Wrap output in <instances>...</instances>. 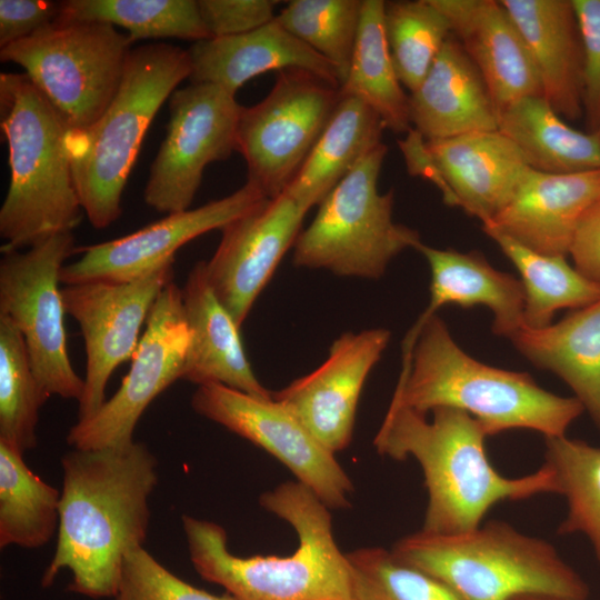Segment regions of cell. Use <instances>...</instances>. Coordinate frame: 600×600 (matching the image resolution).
<instances>
[{
  "label": "cell",
  "mask_w": 600,
  "mask_h": 600,
  "mask_svg": "<svg viewBox=\"0 0 600 600\" xmlns=\"http://www.w3.org/2000/svg\"><path fill=\"white\" fill-rule=\"evenodd\" d=\"M583 60V117L588 132L600 128V0H571Z\"/></svg>",
  "instance_id": "obj_40"
},
{
  "label": "cell",
  "mask_w": 600,
  "mask_h": 600,
  "mask_svg": "<svg viewBox=\"0 0 600 600\" xmlns=\"http://www.w3.org/2000/svg\"><path fill=\"white\" fill-rule=\"evenodd\" d=\"M0 126L10 168L0 208L1 252L72 232L83 210L67 149L69 129L26 73L0 74Z\"/></svg>",
  "instance_id": "obj_5"
},
{
  "label": "cell",
  "mask_w": 600,
  "mask_h": 600,
  "mask_svg": "<svg viewBox=\"0 0 600 600\" xmlns=\"http://www.w3.org/2000/svg\"><path fill=\"white\" fill-rule=\"evenodd\" d=\"M499 131L528 166L548 173L600 169V139L570 127L542 96L526 97L499 112Z\"/></svg>",
  "instance_id": "obj_29"
},
{
  "label": "cell",
  "mask_w": 600,
  "mask_h": 600,
  "mask_svg": "<svg viewBox=\"0 0 600 600\" xmlns=\"http://www.w3.org/2000/svg\"><path fill=\"white\" fill-rule=\"evenodd\" d=\"M403 352H412L411 360L401 369L392 400L424 414L439 407L463 410L482 424L488 437L512 429L562 437L584 411L576 397L549 392L527 372L470 357L437 313L408 331Z\"/></svg>",
  "instance_id": "obj_4"
},
{
  "label": "cell",
  "mask_w": 600,
  "mask_h": 600,
  "mask_svg": "<svg viewBox=\"0 0 600 600\" xmlns=\"http://www.w3.org/2000/svg\"><path fill=\"white\" fill-rule=\"evenodd\" d=\"M60 4L48 0L0 1V49L26 39L53 22Z\"/></svg>",
  "instance_id": "obj_42"
},
{
  "label": "cell",
  "mask_w": 600,
  "mask_h": 600,
  "mask_svg": "<svg viewBox=\"0 0 600 600\" xmlns=\"http://www.w3.org/2000/svg\"><path fill=\"white\" fill-rule=\"evenodd\" d=\"M363 0H292L276 16L291 34L329 61L344 81L353 56Z\"/></svg>",
  "instance_id": "obj_37"
},
{
  "label": "cell",
  "mask_w": 600,
  "mask_h": 600,
  "mask_svg": "<svg viewBox=\"0 0 600 600\" xmlns=\"http://www.w3.org/2000/svg\"><path fill=\"white\" fill-rule=\"evenodd\" d=\"M387 152L381 143L319 203L294 243V266L378 279L394 257L417 248L418 231L392 219L393 191L378 190Z\"/></svg>",
  "instance_id": "obj_8"
},
{
  "label": "cell",
  "mask_w": 600,
  "mask_h": 600,
  "mask_svg": "<svg viewBox=\"0 0 600 600\" xmlns=\"http://www.w3.org/2000/svg\"><path fill=\"white\" fill-rule=\"evenodd\" d=\"M412 129L424 140L499 130V110L478 68L451 34L409 94Z\"/></svg>",
  "instance_id": "obj_22"
},
{
  "label": "cell",
  "mask_w": 600,
  "mask_h": 600,
  "mask_svg": "<svg viewBox=\"0 0 600 600\" xmlns=\"http://www.w3.org/2000/svg\"><path fill=\"white\" fill-rule=\"evenodd\" d=\"M416 250L431 271L430 301L412 326L420 327L446 304H481L493 313L492 331L510 338L523 327L524 290L512 274L494 269L479 252L441 250L420 242Z\"/></svg>",
  "instance_id": "obj_26"
},
{
  "label": "cell",
  "mask_w": 600,
  "mask_h": 600,
  "mask_svg": "<svg viewBox=\"0 0 600 600\" xmlns=\"http://www.w3.org/2000/svg\"><path fill=\"white\" fill-rule=\"evenodd\" d=\"M383 27L399 80L411 93L452 34L450 23L432 0H402L384 1Z\"/></svg>",
  "instance_id": "obj_36"
},
{
  "label": "cell",
  "mask_w": 600,
  "mask_h": 600,
  "mask_svg": "<svg viewBox=\"0 0 600 600\" xmlns=\"http://www.w3.org/2000/svg\"><path fill=\"white\" fill-rule=\"evenodd\" d=\"M398 144L410 174L430 180L447 204L461 208L482 226L509 203L530 169L499 130L424 140L411 129Z\"/></svg>",
  "instance_id": "obj_15"
},
{
  "label": "cell",
  "mask_w": 600,
  "mask_h": 600,
  "mask_svg": "<svg viewBox=\"0 0 600 600\" xmlns=\"http://www.w3.org/2000/svg\"><path fill=\"white\" fill-rule=\"evenodd\" d=\"M532 364L560 377L600 430V300L554 324L509 338Z\"/></svg>",
  "instance_id": "obj_27"
},
{
  "label": "cell",
  "mask_w": 600,
  "mask_h": 600,
  "mask_svg": "<svg viewBox=\"0 0 600 600\" xmlns=\"http://www.w3.org/2000/svg\"><path fill=\"white\" fill-rule=\"evenodd\" d=\"M537 67L542 97L568 120L583 117V60L571 0H501Z\"/></svg>",
  "instance_id": "obj_25"
},
{
  "label": "cell",
  "mask_w": 600,
  "mask_h": 600,
  "mask_svg": "<svg viewBox=\"0 0 600 600\" xmlns=\"http://www.w3.org/2000/svg\"><path fill=\"white\" fill-rule=\"evenodd\" d=\"M190 73L188 51L180 47L159 42L134 48L102 116L84 130L68 132L74 187L93 228L104 229L121 216L122 193L144 134Z\"/></svg>",
  "instance_id": "obj_7"
},
{
  "label": "cell",
  "mask_w": 600,
  "mask_h": 600,
  "mask_svg": "<svg viewBox=\"0 0 600 600\" xmlns=\"http://www.w3.org/2000/svg\"><path fill=\"white\" fill-rule=\"evenodd\" d=\"M188 346L181 289L171 280L149 313L121 386L92 417L78 420L70 428L67 443L76 449L120 448L132 443L134 428L148 406L182 379Z\"/></svg>",
  "instance_id": "obj_13"
},
{
  "label": "cell",
  "mask_w": 600,
  "mask_h": 600,
  "mask_svg": "<svg viewBox=\"0 0 600 600\" xmlns=\"http://www.w3.org/2000/svg\"><path fill=\"white\" fill-rule=\"evenodd\" d=\"M512 600H564V599L549 597V596L529 594V596L518 597Z\"/></svg>",
  "instance_id": "obj_44"
},
{
  "label": "cell",
  "mask_w": 600,
  "mask_h": 600,
  "mask_svg": "<svg viewBox=\"0 0 600 600\" xmlns=\"http://www.w3.org/2000/svg\"><path fill=\"white\" fill-rule=\"evenodd\" d=\"M353 600H459L442 582L381 547L347 552Z\"/></svg>",
  "instance_id": "obj_38"
},
{
  "label": "cell",
  "mask_w": 600,
  "mask_h": 600,
  "mask_svg": "<svg viewBox=\"0 0 600 600\" xmlns=\"http://www.w3.org/2000/svg\"><path fill=\"white\" fill-rule=\"evenodd\" d=\"M391 333L384 328L346 332L333 341L324 362L272 398L289 409L333 453L349 446L358 402L370 371Z\"/></svg>",
  "instance_id": "obj_19"
},
{
  "label": "cell",
  "mask_w": 600,
  "mask_h": 600,
  "mask_svg": "<svg viewBox=\"0 0 600 600\" xmlns=\"http://www.w3.org/2000/svg\"><path fill=\"white\" fill-rule=\"evenodd\" d=\"M191 407L283 463L329 509L350 507V477L312 432L273 398H258L219 383L198 386Z\"/></svg>",
  "instance_id": "obj_14"
},
{
  "label": "cell",
  "mask_w": 600,
  "mask_h": 600,
  "mask_svg": "<svg viewBox=\"0 0 600 600\" xmlns=\"http://www.w3.org/2000/svg\"><path fill=\"white\" fill-rule=\"evenodd\" d=\"M600 202V169L548 173L529 169L484 232H499L546 256L569 254L576 232Z\"/></svg>",
  "instance_id": "obj_20"
},
{
  "label": "cell",
  "mask_w": 600,
  "mask_h": 600,
  "mask_svg": "<svg viewBox=\"0 0 600 600\" xmlns=\"http://www.w3.org/2000/svg\"><path fill=\"white\" fill-rule=\"evenodd\" d=\"M113 600H238L201 590L162 566L143 546L127 553Z\"/></svg>",
  "instance_id": "obj_39"
},
{
  "label": "cell",
  "mask_w": 600,
  "mask_h": 600,
  "mask_svg": "<svg viewBox=\"0 0 600 600\" xmlns=\"http://www.w3.org/2000/svg\"><path fill=\"white\" fill-rule=\"evenodd\" d=\"M59 17L106 22L126 29L131 41L211 39L196 0H66Z\"/></svg>",
  "instance_id": "obj_33"
},
{
  "label": "cell",
  "mask_w": 600,
  "mask_h": 600,
  "mask_svg": "<svg viewBox=\"0 0 600 600\" xmlns=\"http://www.w3.org/2000/svg\"><path fill=\"white\" fill-rule=\"evenodd\" d=\"M482 76L499 112L542 96L540 77L519 29L500 1L432 0Z\"/></svg>",
  "instance_id": "obj_21"
},
{
  "label": "cell",
  "mask_w": 600,
  "mask_h": 600,
  "mask_svg": "<svg viewBox=\"0 0 600 600\" xmlns=\"http://www.w3.org/2000/svg\"><path fill=\"white\" fill-rule=\"evenodd\" d=\"M306 213L283 192L221 229V240L206 262V271L213 292L239 327L294 246Z\"/></svg>",
  "instance_id": "obj_18"
},
{
  "label": "cell",
  "mask_w": 600,
  "mask_h": 600,
  "mask_svg": "<svg viewBox=\"0 0 600 600\" xmlns=\"http://www.w3.org/2000/svg\"><path fill=\"white\" fill-rule=\"evenodd\" d=\"M390 550L399 561L442 582L459 600L589 597L586 581L553 544L501 520L457 533L420 529L399 539Z\"/></svg>",
  "instance_id": "obj_6"
},
{
  "label": "cell",
  "mask_w": 600,
  "mask_h": 600,
  "mask_svg": "<svg viewBox=\"0 0 600 600\" xmlns=\"http://www.w3.org/2000/svg\"><path fill=\"white\" fill-rule=\"evenodd\" d=\"M569 254L579 272L600 284V202L580 223Z\"/></svg>",
  "instance_id": "obj_43"
},
{
  "label": "cell",
  "mask_w": 600,
  "mask_h": 600,
  "mask_svg": "<svg viewBox=\"0 0 600 600\" xmlns=\"http://www.w3.org/2000/svg\"><path fill=\"white\" fill-rule=\"evenodd\" d=\"M383 0H363L353 56L340 93L369 106L386 129H411L409 96L397 74L383 27Z\"/></svg>",
  "instance_id": "obj_30"
},
{
  "label": "cell",
  "mask_w": 600,
  "mask_h": 600,
  "mask_svg": "<svg viewBox=\"0 0 600 600\" xmlns=\"http://www.w3.org/2000/svg\"><path fill=\"white\" fill-rule=\"evenodd\" d=\"M173 263L130 282H87L61 289L64 311L79 323L87 354L78 420L101 408L109 378L133 357L157 298L173 280Z\"/></svg>",
  "instance_id": "obj_16"
},
{
  "label": "cell",
  "mask_w": 600,
  "mask_h": 600,
  "mask_svg": "<svg viewBox=\"0 0 600 600\" xmlns=\"http://www.w3.org/2000/svg\"><path fill=\"white\" fill-rule=\"evenodd\" d=\"M61 492L37 476L23 453L0 441V548L37 549L59 527Z\"/></svg>",
  "instance_id": "obj_31"
},
{
  "label": "cell",
  "mask_w": 600,
  "mask_h": 600,
  "mask_svg": "<svg viewBox=\"0 0 600 600\" xmlns=\"http://www.w3.org/2000/svg\"><path fill=\"white\" fill-rule=\"evenodd\" d=\"M594 133H596V134L599 137V139H600V128H599L598 131L594 132Z\"/></svg>",
  "instance_id": "obj_45"
},
{
  "label": "cell",
  "mask_w": 600,
  "mask_h": 600,
  "mask_svg": "<svg viewBox=\"0 0 600 600\" xmlns=\"http://www.w3.org/2000/svg\"><path fill=\"white\" fill-rule=\"evenodd\" d=\"M243 107L212 83H196L170 96L167 134L144 188L146 203L158 212L189 210L206 167L237 149Z\"/></svg>",
  "instance_id": "obj_12"
},
{
  "label": "cell",
  "mask_w": 600,
  "mask_h": 600,
  "mask_svg": "<svg viewBox=\"0 0 600 600\" xmlns=\"http://www.w3.org/2000/svg\"><path fill=\"white\" fill-rule=\"evenodd\" d=\"M210 38H227L258 29L276 19L273 0H198Z\"/></svg>",
  "instance_id": "obj_41"
},
{
  "label": "cell",
  "mask_w": 600,
  "mask_h": 600,
  "mask_svg": "<svg viewBox=\"0 0 600 600\" xmlns=\"http://www.w3.org/2000/svg\"><path fill=\"white\" fill-rule=\"evenodd\" d=\"M187 51L191 82L212 83L233 96L250 79L272 70H306L340 88L337 69L276 19L243 34L193 42Z\"/></svg>",
  "instance_id": "obj_24"
},
{
  "label": "cell",
  "mask_w": 600,
  "mask_h": 600,
  "mask_svg": "<svg viewBox=\"0 0 600 600\" xmlns=\"http://www.w3.org/2000/svg\"><path fill=\"white\" fill-rule=\"evenodd\" d=\"M61 466L58 541L41 586L50 587L68 569L69 591L113 598L124 557L142 547L148 534L158 460L144 443L133 441L120 448H72Z\"/></svg>",
  "instance_id": "obj_1"
},
{
  "label": "cell",
  "mask_w": 600,
  "mask_h": 600,
  "mask_svg": "<svg viewBox=\"0 0 600 600\" xmlns=\"http://www.w3.org/2000/svg\"><path fill=\"white\" fill-rule=\"evenodd\" d=\"M379 116L360 99L340 100L300 170L284 191L307 212L334 189L382 142Z\"/></svg>",
  "instance_id": "obj_28"
},
{
  "label": "cell",
  "mask_w": 600,
  "mask_h": 600,
  "mask_svg": "<svg viewBox=\"0 0 600 600\" xmlns=\"http://www.w3.org/2000/svg\"><path fill=\"white\" fill-rule=\"evenodd\" d=\"M486 234L520 273L524 290L523 327H547L558 310H578L600 300V284L570 266L566 257L540 254L499 232Z\"/></svg>",
  "instance_id": "obj_32"
},
{
  "label": "cell",
  "mask_w": 600,
  "mask_h": 600,
  "mask_svg": "<svg viewBox=\"0 0 600 600\" xmlns=\"http://www.w3.org/2000/svg\"><path fill=\"white\" fill-rule=\"evenodd\" d=\"M430 412L431 420L391 399L373 439L379 454L396 461L413 458L419 463L428 492L421 530H471L500 502L559 494L556 474L544 463L523 477L501 474L488 458L484 428L468 412L451 407Z\"/></svg>",
  "instance_id": "obj_2"
},
{
  "label": "cell",
  "mask_w": 600,
  "mask_h": 600,
  "mask_svg": "<svg viewBox=\"0 0 600 600\" xmlns=\"http://www.w3.org/2000/svg\"><path fill=\"white\" fill-rule=\"evenodd\" d=\"M131 39L112 24L58 17L32 36L0 49L24 69L69 131L92 126L122 81Z\"/></svg>",
  "instance_id": "obj_9"
},
{
  "label": "cell",
  "mask_w": 600,
  "mask_h": 600,
  "mask_svg": "<svg viewBox=\"0 0 600 600\" xmlns=\"http://www.w3.org/2000/svg\"><path fill=\"white\" fill-rule=\"evenodd\" d=\"M544 446L568 508L558 533L586 536L600 566V448L567 436L544 438Z\"/></svg>",
  "instance_id": "obj_34"
},
{
  "label": "cell",
  "mask_w": 600,
  "mask_h": 600,
  "mask_svg": "<svg viewBox=\"0 0 600 600\" xmlns=\"http://www.w3.org/2000/svg\"><path fill=\"white\" fill-rule=\"evenodd\" d=\"M181 296L189 330L182 380L198 386L219 383L258 398H272L251 368L240 327L209 283L206 261L193 266Z\"/></svg>",
  "instance_id": "obj_23"
},
{
  "label": "cell",
  "mask_w": 600,
  "mask_h": 600,
  "mask_svg": "<svg viewBox=\"0 0 600 600\" xmlns=\"http://www.w3.org/2000/svg\"><path fill=\"white\" fill-rule=\"evenodd\" d=\"M49 398L31 368L23 336L0 313V441L22 453L33 449L39 411Z\"/></svg>",
  "instance_id": "obj_35"
},
{
  "label": "cell",
  "mask_w": 600,
  "mask_h": 600,
  "mask_svg": "<svg viewBox=\"0 0 600 600\" xmlns=\"http://www.w3.org/2000/svg\"><path fill=\"white\" fill-rule=\"evenodd\" d=\"M267 199L247 181L224 198L169 213L128 236L77 249L82 256L63 266L60 280L66 286L138 280L174 262L176 252L189 241L211 230H221Z\"/></svg>",
  "instance_id": "obj_17"
},
{
  "label": "cell",
  "mask_w": 600,
  "mask_h": 600,
  "mask_svg": "<svg viewBox=\"0 0 600 600\" xmlns=\"http://www.w3.org/2000/svg\"><path fill=\"white\" fill-rule=\"evenodd\" d=\"M260 504L294 529V552L287 557L234 556L222 526L182 514L197 573L238 600H353L351 566L336 542L330 509L298 481L264 492Z\"/></svg>",
  "instance_id": "obj_3"
},
{
  "label": "cell",
  "mask_w": 600,
  "mask_h": 600,
  "mask_svg": "<svg viewBox=\"0 0 600 600\" xmlns=\"http://www.w3.org/2000/svg\"><path fill=\"white\" fill-rule=\"evenodd\" d=\"M74 252L72 232L51 236L23 252H1L0 313L23 336L31 368L50 397L79 402L84 379L70 362L59 289L64 261Z\"/></svg>",
  "instance_id": "obj_10"
},
{
  "label": "cell",
  "mask_w": 600,
  "mask_h": 600,
  "mask_svg": "<svg viewBox=\"0 0 600 600\" xmlns=\"http://www.w3.org/2000/svg\"><path fill=\"white\" fill-rule=\"evenodd\" d=\"M340 100V88L317 74L277 72L270 92L243 108L237 149L247 164V181L268 199L282 194L314 147Z\"/></svg>",
  "instance_id": "obj_11"
}]
</instances>
